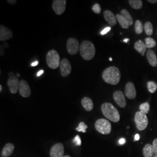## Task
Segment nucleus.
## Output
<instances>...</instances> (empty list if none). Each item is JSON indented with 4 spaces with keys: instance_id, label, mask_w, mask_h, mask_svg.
I'll use <instances>...</instances> for the list:
<instances>
[{
    "instance_id": "1",
    "label": "nucleus",
    "mask_w": 157,
    "mask_h": 157,
    "mask_svg": "<svg viewBox=\"0 0 157 157\" xmlns=\"http://www.w3.org/2000/svg\"><path fill=\"white\" fill-rule=\"evenodd\" d=\"M104 81L108 84L117 85L121 79V72L118 67H110L105 69L102 74Z\"/></svg>"
},
{
    "instance_id": "2",
    "label": "nucleus",
    "mask_w": 157,
    "mask_h": 157,
    "mask_svg": "<svg viewBox=\"0 0 157 157\" xmlns=\"http://www.w3.org/2000/svg\"><path fill=\"white\" fill-rule=\"evenodd\" d=\"M101 111L105 118L113 122H118L120 120V115L118 109L111 103H104L101 105Z\"/></svg>"
},
{
    "instance_id": "3",
    "label": "nucleus",
    "mask_w": 157,
    "mask_h": 157,
    "mask_svg": "<svg viewBox=\"0 0 157 157\" xmlns=\"http://www.w3.org/2000/svg\"><path fill=\"white\" fill-rule=\"evenodd\" d=\"M80 54L82 57L86 61L92 59L95 56V46L92 42L88 40L83 41L80 45Z\"/></svg>"
},
{
    "instance_id": "4",
    "label": "nucleus",
    "mask_w": 157,
    "mask_h": 157,
    "mask_svg": "<svg viewBox=\"0 0 157 157\" xmlns=\"http://www.w3.org/2000/svg\"><path fill=\"white\" fill-rule=\"evenodd\" d=\"M118 22L122 28L127 29L129 26L133 25V18L129 12L126 10H123L121 12V14L116 15Z\"/></svg>"
},
{
    "instance_id": "5",
    "label": "nucleus",
    "mask_w": 157,
    "mask_h": 157,
    "mask_svg": "<svg viewBox=\"0 0 157 157\" xmlns=\"http://www.w3.org/2000/svg\"><path fill=\"white\" fill-rule=\"evenodd\" d=\"M46 62L48 67L56 69L60 65V56L58 52L54 50L49 51L46 56Z\"/></svg>"
},
{
    "instance_id": "6",
    "label": "nucleus",
    "mask_w": 157,
    "mask_h": 157,
    "mask_svg": "<svg viewBox=\"0 0 157 157\" xmlns=\"http://www.w3.org/2000/svg\"><path fill=\"white\" fill-rule=\"evenodd\" d=\"M95 129L101 134L108 135L111 132V124L105 119H98L95 124Z\"/></svg>"
},
{
    "instance_id": "7",
    "label": "nucleus",
    "mask_w": 157,
    "mask_h": 157,
    "mask_svg": "<svg viewBox=\"0 0 157 157\" xmlns=\"http://www.w3.org/2000/svg\"><path fill=\"white\" fill-rule=\"evenodd\" d=\"M135 122L137 129L140 131L144 130L146 129L148 124V120L147 115L140 111L136 113Z\"/></svg>"
},
{
    "instance_id": "8",
    "label": "nucleus",
    "mask_w": 157,
    "mask_h": 157,
    "mask_svg": "<svg viewBox=\"0 0 157 157\" xmlns=\"http://www.w3.org/2000/svg\"><path fill=\"white\" fill-rule=\"evenodd\" d=\"M78 40L75 38H69L67 43V52L71 55H75L80 50Z\"/></svg>"
},
{
    "instance_id": "9",
    "label": "nucleus",
    "mask_w": 157,
    "mask_h": 157,
    "mask_svg": "<svg viewBox=\"0 0 157 157\" xmlns=\"http://www.w3.org/2000/svg\"><path fill=\"white\" fill-rule=\"evenodd\" d=\"M66 0H54L52 2V9L58 15H61L66 10Z\"/></svg>"
},
{
    "instance_id": "10",
    "label": "nucleus",
    "mask_w": 157,
    "mask_h": 157,
    "mask_svg": "<svg viewBox=\"0 0 157 157\" xmlns=\"http://www.w3.org/2000/svg\"><path fill=\"white\" fill-rule=\"evenodd\" d=\"M59 69L62 77H67L71 73L72 71V67L71 63L67 59L64 58L61 61L59 65Z\"/></svg>"
},
{
    "instance_id": "11",
    "label": "nucleus",
    "mask_w": 157,
    "mask_h": 157,
    "mask_svg": "<svg viewBox=\"0 0 157 157\" xmlns=\"http://www.w3.org/2000/svg\"><path fill=\"white\" fill-rule=\"evenodd\" d=\"M19 92L23 97L28 98L31 94V90L28 82L25 80H21L19 82Z\"/></svg>"
},
{
    "instance_id": "12",
    "label": "nucleus",
    "mask_w": 157,
    "mask_h": 157,
    "mask_svg": "<svg viewBox=\"0 0 157 157\" xmlns=\"http://www.w3.org/2000/svg\"><path fill=\"white\" fill-rule=\"evenodd\" d=\"M64 154V146L63 144L59 143L54 145L51 148L50 157H63Z\"/></svg>"
},
{
    "instance_id": "13",
    "label": "nucleus",
    "mask_w": 157,
    "mask_h": 157,
    "mask_svg": "<svg viewBox=\"0 0 157 157\" xmlns=\"http://www.w3.org/2000/svg\"><path fill=\"white\" fill-rule=\"evenodd\" d=\"M19 80L17 76H12L9 78L7 81V85L9 87L11 93L12 94H16L19 91Z\"/></svg>"
},
{
    "instance_id": "14",
    "label": "nucleus",
    "mask_w": 157,
    "mask_h": 157,
    "mask_svg": "<svg viewBox=\"0 0 157 157\" xmlns=\"http://www.w3.org/2000/svg\"><path fill=\"white\" fill-rule=\"evenodd\" d=\"M113 98L115 102L121 108H124L126 105V101L124 94V93L121 91H116L113 94Z\"/></svg>"
},
{
    "instance_id": "15",
    "label": "nucleus",
    "mask_w": 157,
    "mask_h": 157,
    "mask_svg": "<svg viewBox=\"0 0 157 157\" xmlns=\"http://www.w3.org/2000/svg\"><path fill=\"white\" fill-rule=\"evenodd\" d=\"M124 94L126 97L130 100L135 99L136 97V90L135 84L132 82H128L125 86Z\"/></svg>"
},
{
    "instance_id": "16",
    "label": "nucleus",
    "mask_w": 157,
    "mask_h": 157,
    "mask_svg": "<svg viewBox=\"0 0 157 157\" xmlns=\"http://www.w3.org/2000/svg\"><path fill=\"white\" fill-rule=\"evenodd\" d=\"M13 36L12 32L10 29L7 28L4 26H0V40L6 41L11 39Z\"/></svg>"
},
{
    "instance_id": "17",
    "label": "nucleus",
    "mask_w": 157,
    "mask_h": 157,
    "mask_svg": "<svg viewBox=\"0 0 157 157\" xmlns=\"http://www.w3.org/2000/svg\"><path fill=\"white\" fill-rule=\"evenodd\" d=\"M104 17L110 26L116 25L117 23V17L114 15V14L111 11L106 10L104 12Z\"/></svg>"
},
{
    "instance_id": "18",
    "label": "nucleus",
    "mask_w": 157,
    "mask_h": 157,
    "mask_svg": "<svg viewBox=\"0 0 157 157\" xmlns=\"http://www.w3.org/2000/svg\"><path fill=\"white\" fill-rule=\"evenodd\" d=\"M147 59L148 63L150 64V65L155 67L157 65V58L156 54H155L154 51L152 50H148L147 52Z\"/></svg>"
},
{
    "instance_id": "19",
    "label": "nucleus",
    "mask_w": 157,
    "mask_h": 157,
    "mask_svg": "<svg viewBox=\"0 0 157 157\" xmlns=\"http://www.w3.org/2000/svg\"><path fill=\"white\" fill-rule=\"evenodd\" d=\"M15 147L12 143H7L6 146L4 147L2 151L1 152V155L2 157H10L11 155L14 150Z\"/></svg>"
},
{
    "instance_id": "20",
    "label": "nucleus",
    "mask_w": 157,
    "mask_h": 157,
    "mask_svg": "<svg viewBox=\"0 0 157 157\" xmlns=\"http://www.w3.org/2000/svg\"><path fill=\"white\" fill-rule=\"evenodd\" d=\"M81 103L83 107L84 108V109L87 111H91L93 110L94 107V104L91 99H90L89 97H84Z\"/></svg>"
},
{
    "instance_id": "21",
    "label": "nucleus",
    "mask_w": 157,
    "mask_h": 157,
    "mask_svg": "<svg viewBox=\"0 0 157 157\" xmlns=\"http://www.w3.org/2000/svg\"><path fill=\"white\" fill-rule=\"evenodd\" d=\"M135 48L136 50L139 52L142 56H144L147 50L146 44L141 40L136 41L135 44Z\"/></svg>"
},
{
    "instance_id": "22",
    "label": "nucleus",
    "mask_w": 157,
    "mask_h": 157,
    "mask_svg": "<svg viewBox=\"0 0 157 157\" xmlns=\"http://www.w3.org/2000/svg\"><path fill=\"white\" fill-rule=\"evenodd\" d=\"M143 155L144 157H152L153 156L154 152L153 150L152 146L150 144H147L146 146H144L143 150Z\"/></svg>"
},
{
    "instance_id": "23",
    "label": "nucleus",
    "mask_w": 157,
    "mask_h": 157,
    "mask_svg": "<svg viewBox=\"0 0 157 157\" xmlns=\"http://www.w3.org/2000/svg\"><path fill=\"white\" fill-rule=\"evenodd\" d=\"M129 3L135 10H140L143 7V1L141 0H129Z\"/></svg>"
},
{
    "instance_id": "24",
    "label": "nucleus",
    "mask_w": 157,
    "mask_h": 157,
    "mask_svg": "<svg viewBox=\"0 0 157 157\" xmlns=\"http://www.w3.org/2000/svg\"><path fill=\"white\" fill-rule=\"evenodd\" d=\"M145 44L147 48L149 50L152 48H154L156 46V41L155 40L151 37H147L145 39Z\"/></svg>"
},
{
    "instance_id": "25",
    "label": "nucleus",
    "mask_w": 157,
    "mask_h": 157,
    "mask_svg": "<svg viewBox=\"0 0 157 157\" xmlns=\"http://www.w3.org/2000/svg\"><path fill=\"white\" fill-rule=\"evenodd\" d=\"M135 32L138 34L142 33L144 30V26L143 25V23L140 20H137L135 22Z\"/></svg>"
},
{
    "instance_id": "26",
    "label": "nucleus",
    "mask_w": 157,
    "mask_h": 157,
    "mask_svg": "<svg viewBox=\"0 0 157 157\" xmlns=\"http://www.w3.org/2000/svg\"><path fill=\"white\" fill-rule=\"evenodd\" d=\"M144 29L148 36H151L153 33V26L150 22H147L144 25Z\"/></svg>"
},
{
    "instance_id": "27",
    "label": "nucleus",
    "mask_w": 157,
    "mask_h": 157,
    "mask_svg": "<svg viewBox=\"0 0 157 157\" xmlns=\"http://www.w3.org/2000/svg\"><path fill=\"white\" fill-rule=\"evenodd\" d=\"M139 109H140V112L146 115L150 111V105L148 102L143 103L139 106Z\"/></svg>"
},
{
    "instance_id": "28",
    "label": "nucleus",
    "mask_w": 157,
    "mask_h": 157,
    "mask_svg": "<svg viewBox=\"0 0 157 157\" xmlns=\"http://www.w3.org/2000/svg\"><path fill=\"white\" fill-rule=\"evenodd\" d=\"M147 88L151 93H154L157 89V84L155 82L150 81L147 83Z\"/></svg>"
},
{
    "instance_id": "29",
    "label": "nucleus",
    "mask_w": 157,
    "mask_h": 157,
    "mask_svg": "<svg viewBox=\"0 0 157 157\" xmlns=\"http://www.w3.org/2000/svg\"><path fill=\"white\" fill-rule=\"evenodd\" d=\"M88 126L84 124V122H80L78 124V127L76 128V130L79 132H83V133H86V129H87Z\"/></svg>"
},
{
    "instance_id": "30",
    "label": "nucleus",
    "mask_w": 157,
    "mask_h": 157,
    "mask_svg": "<svg viewBox=\"0 0 157 157\" xmlns=\"http://www.w3.org/2000/svg\"><path fill=\"white\" fill-rule=\"evenodd\" d=\"M92 10L93 11V12L97 13V14H99L101 11V6L98 4V3H96L94 6H93L92 7Z\"/></svg>"
},
{
    "instance_id": "31",
    "label": "nucleus",
    "mask_w": 157,
    "mask_h": 157,
    "mask_svg": "<svg viewBox=\"0 0 157 157\" xmlns=\"http://www.w3.org/2000/svg\"><path fill=\"white\" fill-rule=\"evenodd\" d=\"M73 143H75L77 146H81V144H82L81 140H80V137H79L78 135L76 136V137H75V139H73Z\"/></svg>"
},
{
    "instance_id": "32",
    "label": "nucleus",
    "mask_w": 157,
    "mask_h": 157,
    "mask_svg": "<svg viewBox=\"0 0 157 157\" xmlns=\"http://www.w3.org/2000/svg\"><path fill=\"white\" fill-rule=\"evenodd\" d=\"M152 146L153 150L155 155H157V139H155L153 141Z\"/></svg>"
},
{
    "instance_id": "33",
    "label": "nucleus",
    "mask_w": 157,
    "mask_h": 157,
    "mask_svg": "<svg viewBox=\"0 0 157 157\" xmlns=\"http://www.w3.org/2000/svg\"><path fill=\"white\" fill-rule=\"evenodd\" d=\"M111 27H107V28H105V29H104L102 31H101V35H105V34H106L108 33L110 30H111Z\"/></svg>"
},
{
    "instance_id": "34",
    "label": "nucleus",
    "mask_w": 157,
    "mask_h": 157,
    "mask_svg": "<svg viewBox=\"0 0 157 157\" xmlns=\"http://www.w3.org/2000/svg\"><path fill=\"white\" fill-rule=\"evenodd\" d=\"M125 142H126V140H125V139H124V138H122V139H121L119 140V144H121V145L124 144L125 143Z\"/></svg>"
},
{
    "instance_id": "35",
    "label": "nucleus",
    "mask_w": 157,
    "mask_h": 157,
    "mask_svg": "<svg viewBox=\"0 0 157 157\" xmlns=\"http://www.w3.org/2000/svg\"><path fill=\"white\" fill-rule=\"evenodd\" d=\"M8 2L10 4L12 5H13V4H15L16 2H17V1L16 0H8Z\"/></svg>"
},
{
    "instance_id": "36",
    "label": "nucleus",
    "mask_w": 157,
    "mask_h": 157,
    "mask_svg": "<svg viewBox=\"0 0 157 157\" xmlns=\"http://www.w3.org/2000/svg\"><path fill=\"white\" fill-rule=\"evenodd\" d=\"M44 73V71L43 70H40V71H39L37 73V77H40L41 75H43Z\"/></svg>"
},
{
    "instance_id": "37",
    "label": "nucleus",
    "mask_w": 157,
    "mask_h": 157,
    "mask_svg": "<svg viewBox=\"0 0 157 157\" xmlns=\"http://www.w3.org/2000/svg\"><path fill=\"white\" fill-rule=\"evenodd\" d=\"M38 64H39V62H38L37 61H34V62H32V64H31V66L33 67H36V66H37Z\"/></svg>"
},
{
    "instance_id": "38",
    "label": "nucleus",
    "mask_w": 157,
    "mask_h": 157,
    "mask_svg": "<svg viewBox=\"0 0 157 157\" xmlns=\"http://www.w3.org/2000/svg\"><path fill=\"white\" fill-rule=\"evenodd\" d=\"M140 140V135L136 134L135 136V141H138Z\"/></svg>"
},
{
    "instance_id": "39",
    "label": "nucleus",
    "mask_w": 157,
    "mask_h": 157,
    "mask_svg": "<svg viewBox=\"0 0 157 157\" xmlns=\"http://www.w3.org/2000/svg\"><path fill=\"white\" fill-rule=\"evenodd\" d=\"M148 2H149L151 4H155L157 2V0H148Z\"/></svg>"
},
{
    "instance_id": "40",
    "label": "nucleus",
    "mask_w": 157,
    "mask_h": 157,
    "mask_svg": "<svg viewBox=\"0 0 157 157\" xmlns=\"http://www.w3.org/2000/svg\"><path fill=\"white\" fill-rule=\"evenodd\" d=\"M129 41V39H124V43H128Z\"/></svg>"
},
{
    "instance_id": "41",
    "label": "nucleus",
    "mask_w": 157,
    "mask_h": 157,
    "mask_svg": "<svg viewBox=\"0 0 157 157\" xmlns=\"http://www.w3.org/2000/svg\"><path fill=\"white\" fill-rule=\"evenodd\" d=\"M8 76H9V77H10V78H11L12 76H13L14 75H13V72H11V73H9Z\"/></svg>"
},
{
    "instance_id": "42",
    "label": "nucleus",
    "mask_w": 157,
    "mask_h": 157,
    "mask_svg": "<svg viewBox=\"0 0 157 157\" xmlns=\"http://www.w3.org/2000/svg\"><path fill=\"white\" fill-rule=\"evenodd\" d=\"M2 85H0V92L2 91Z\"/></svg>"
},
{
    "instance_id": "43",
    "label": "nucleus",
    "mask_w": 157,
    "mask_h": 157,
    "mask_svg": "<svg viewBox=\"0 0 157 157\" xmlns=\"http://www.w3.org/2000/svg\"><path fill=\"white\" fill-rule=\"evenodd\" d=\"M17 77H19L20 76V75L19 73H17Z\"/></svg>"
},
{
    "instance_id": "44",
    "label": "nucleus",
    "mask_w": 157,
    "mask_h": 157,
    "mask_svg": "<svg viewBox=\"0 0 157 157\" xmlns=\"http://www.w3.org/2000/svg\"><path fill=\"white\" fill-rule=\"evenodd\" d=\"M63 157H71V156H69V155H65V156H63Z\"/></svg>"
},
{
    "instance_id": "45",
    "label": "nucleus",
    "mask_w": 157,
    "mask_h": 157,
    "mask_svg": "<svg viewBox=\"0 0 157 157\" xmlns=\"http://www.w3.org/2000/svg\"><path fill=\"white\" fill-rule=\"evenodd\" d=\"M109 61H112V58H109Z\"/></svg>"
},
{
    "instance_id": "46",
    "label": "nucleus",
    "mask_w": 157,
    "mask_h": 157,
    "mask_svg": "<svg viewBox=\"0 0 157 157\" xmlns=\"http://www.w3.org/2000/svg\"><path fill=\"white\" fill-rule=\"evenodd\" d=\"M155 157H157V155H155Z\"/></svg>"
}]
</instances>
